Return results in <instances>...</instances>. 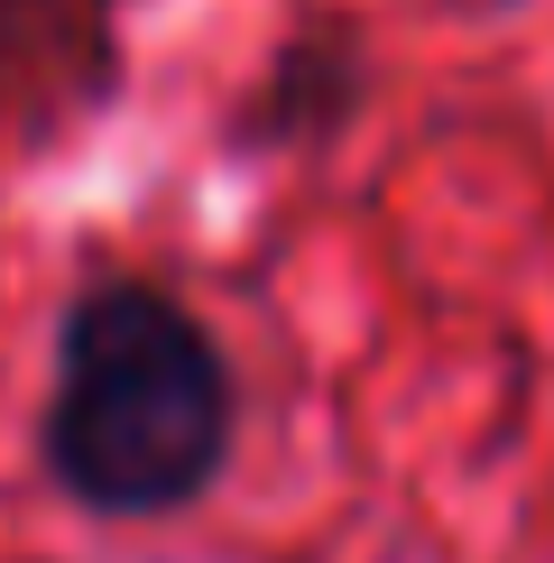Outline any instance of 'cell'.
<instances>
[{
    "label": "cell",
    "instance_id": "6da1fadb",
    "mask_svg": "<svg viewBox=\"0 0 554 563\" xmlns=\"http://www.w3.org/2000/svg\"><path fill=\"white\" fill-rule=\"evenodd\" d=\"M241 443V379L222 333L138 268H92L56 314V388L37 462L84 518H185Z\"/></svg>",
    "mask_w": 554,
    "mask_h": 563
},
{
    "label": "cell",
    "instance_id": "7a4b0ae2",
    "mask_svg": "<svg viewBox=\"0 0 554 563\" xmlns=\"http://www.w3.org/2000/svg\"><path fill=\"white\" fill-rule=\"evenodd\" d=\"M121 0H0V139H46L121 102Z\"/></svg>",
    "mask_w": 554,
    "mask_h": 563
},
{
    "label": "cell",
    "instance_id": "3957f363",
    "mask_svg": "<svg viewBox=\"0 0 554 563\" xmlns=\"http://www.w3.org/2000/svg\"><path fill=\"white\" fill-rule=\"evenodd\" d=\"M369 84H379V56H369V37L352 19H306V29H287L268 46V65L241 84V102L222 111V148L231 157H314L333 148L342 130L361 121Z\"/></svg>",
    "mask_w": 554,
    "mask_h": 563
}]
</instances>
